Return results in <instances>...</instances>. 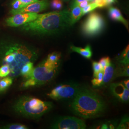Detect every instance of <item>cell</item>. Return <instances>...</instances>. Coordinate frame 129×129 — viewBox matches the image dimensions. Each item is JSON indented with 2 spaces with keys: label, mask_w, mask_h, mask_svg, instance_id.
<instances>
[{
  "label": "cell",
  "mask_w": 129,
  "mask_h": 129,
  "mask_svg": "<svg viewBox=\"0 0 129 129\" xmlns=\"http://www.w3.org/2000/svg\"><path fill=\"white\" fill-rule=\"evenodd\" d=\"M84 1H86V0H73L72 2L71 3V5H70V8L72 7H73L74 6H77L78 5L81 3V2H82ZM88 1H89L90 2H92V0H88Z\"/></svg>",
  "instance_id": "32"
},
{
  "label": "cell",
  "mask_w": 129,
  "mask_h": 129,
  "mask_svg": "<svg viewBox=\"0 0 129 129\" xmlns=\"http://www.w3.org/2000/svg\"><path fill=\"white\" fill-rule=\"evenodd\" d=\"M111 59L109 57H104L102 58L99 62V64L101 66L102 70H104L107 65L111 63Z\"/></svg>",
  "instance_id": "27"
},
{
  "label": "cell",
  "mask_w": 129,
  "mask_h": 129,
  "mask_svg": "<svg viewBox=\"0 0 129 129\" xmlns=\"http://www.w3.org/2000/svg\"><path fill=\"white\" fill-rule=\"evenodd\" d=\"M34 69L33 62H29L26 63L21 69L20 75L23 76L24 78H27L31 74Z\"/></svg>",
  "instance_id": "17"
},
{
  "label": "cell",
  "mask_w": 129,
  "mask_h": 129,
  "mask_svg": "<svg viewBox=\"0 0 129 129\" xmlns=\"http://www.w3.org/2000/svg\"><path fill=\"white\" fill-rule=\"evenodd\" d=\"M120 64L127 65L129 64V46L128 45L120 55L119 58Z\"/></svg>",
  "instance_id": "18"
},
{
  "label": "cell",
  "mask_w": 129,
  "mask_h": 129,
  "mask_svg": "<svg viewBox=\"0 0 129 129\" xmlns=\"http://www.w3.org/2000/svg\"><path fill=\"white\" fill-rule=\"evenodd\" d=\"M105 27V20L102 15L93 12L88 16L81 27L83 35L88 37H93L100 34Z\"/></svg>",
  "instance_id": "6"
},
{
  "label": "cell",
  "mask_w": 129,
  "mask_h": 129,
  "mask_svg": "<svg viewBox=\"0 0 129 129\" xmlns=\"http://www.w3.org/2000/svg\"><path fill=\"white\" fill-rule=\"evenodd\" d=\"M79 89L80 88L77 84H60L54 88L47 95L55 100L73 99Z\"/></svg>",
  "instance_id": "7"
},
{
  "label": "cell",
  "mask_w": 129,
  "mask_h": 129,
  "mask_svg": "<svg viewBox=\"0 0 129 129\" xmlns=\"http://www.w3.org/2000/svg\"><path fill=\"white\" fill-rule=\"evenodd\" d=\"M13 78L10 77H5L0 81V92H4L13 83Z\"/></svg>",
  "instance_id": "19"
},
{
  "label": "cell",
  "mask_w": 129,
  "mask_h": 129,
  "mask_svg": "<svg viewBox=\"0 0 129 129\" xmlns=\"http://www.w3.org/2000/svg\"><path fill=\"white\" fill-rule=\"evenodd\" d=\"M61 54L58 52H54L47 56L46 60L49 64H60Z\"/></svg>",
  "instance_id": "16"
},
{
  "label": "cell",
  "mask_w": 129,
  "mask_h": 129,
  "mask_svg": "<svg viewBox=\"0 0 129 129\" xmlns=\"http://www.w3.org/2000/svg\"><path fill=\"white\" fill-rule=\"evenodd\" d=\"M59 64H51L47 62L46 60L36 67L34 68L32 72L25 81L22 84L23 88H28L36 86L45 84L55 77Z\"/></svg>",
  "instance_id": "5"
},
{
  "label": "cell",
  "mask_w": 129,
  "mask_h": 129,
  "mask_svg": "<svg viewBox=\"0 0 129 129\" xmlns=\"http://www.w3.org/2000/svg\"><path fill=\"white\" fill-rule=\"evenodd\" d=\"M117 122L114 121H107L101 123L97 126L98 129H115L117 127Z\"/></svg>",
  "instance_id": "22"
},
{
  "label": "cell",
  "mask_w": 129,
  "mask_h": 129,
  "mask_svg": "<svg viewBox=\"0 0 129 129\" xmlns=\"http://www.w3.org/2000/svg\"><path fill=\"white\" fill-rule=\"evenodd\" d=\"M69 11L40 14L36 20L21 26L27 32L37 35L58 34L70 26Z\"/></svg>",
  "instance_id": "1"
},
{
  "label": "cell",
  "mask_w": 129,
  "mask_h": 129,
  "mask_svg": "<svg viewBox=\"0 0 129 129\" xmlns=\"http://www.w3.org/2000/svg\"><path fill=\"white\" fill-rule=\"evenodd\" d=\"M12 6L13 9L18 10L23 8V5L19 0H14L12 3Z\"/></svg>",
  "instance_id": "30"
},
{
  "label": "cell",
  "mask_w": 129,
  "mask_h": 129,
  "mask_svg": "<svg viewBox=\"0 0 129 129\" xmlns=\"http://www.w3.org/2000/svg\"><path fill=\"white\" fill-rule=\"evenodd\" d=\"M82 16V8L78 5L71 8V11L69 13V19L70 26L73 25L77 22Z\"/></svg>",
  "instance_id": "14"
},
{
  "label": "cell",
  "mask_w": 129,
  "mask_h": 129,
  "mask_svg": "<svg viewBox=\"0 0 129 129\" xmlns=\"http://www.w3.org/2000/svg\"><path fill=\"white\" fill-rule=\"evenodd\" d=\"M106 4L108 6L111 5L117 2V0H106Z\"/></svg>",
  "instance_id": "35"
},
{
  "label": "cell",
  "mask_w": 129,
  "mask_h": 129,
  "mask_svg": "<svg viewBox=\"0 0 129 129\" xmlns=\"http://www.w3.org/2000/svg\"><path fill=\"white\" fill-rule=\"evenodd\" d=\"M53 107L52 102H45L28 96H23L15 102L13 108L15 111L24 117L37 119L48 112Z\"/></svg>",
  "instance_id": "4"
},
{
  "label": "cell",
  "mask_w": 129,
  "mask_h": 129,
  "mask_svg": "<svg viewBox=\"0 0 129 129\" xmlns=\"http://www.w3.org/2000/svg\"><path fill=\"white\" fill-rule=\"evenodd\" d=\"M71 51L78 53L83 57L89 59L91 58L92 56V52L91 48L90 45H88L85 48H81L79 47L75 46H71L70 47Z\"/></svg>",
  "instance_id": "15"
},
{
  "label": "cell",
  "mask_w": 129,
  "mask_h": 129,
  "mask_svg": "<svg viewBox=\"0 0 129 129\" xmlns=\"http://www.w3.org/2000/svg\"><path fill=\"white\" fill-rule=\"evenodd\" d=\"M3 51V64L8 66L10 71L8 76L12 78L20 75L23 66L28 62H33L37 58L36 51L22 44L10 45L5 46Z\"/></svg>",
  "instance_id": "3"
},
{
  "label": "cell",
  "mask_w": 129,
  "mask_h": 129,
  "mask_svg": "<svg viewBox=\"0 0 129 129\" xmlns=\"http://www.w3.org/2000/svg\"><path fill=\"white\" fill-rule=\"evenodd\" d=\"M97 8H99V6L95 2H91L89 5L84 8H82V16L86 14H88V13L93 11L94 10L96 9Z\"/></svg>",
  "instance_id": "23"
},
{
  "label": "cell",
  "mask_w": 129,
  "mask_h": 129,
  "mask_svg": "<svg viewBox=\"0 0 129 129\" xmlns=\"http://www.w3.org/2000/svg\"><path fill=\"white\" fill-rule=\"evenodd\" d=\"M86 124L83 120L75 117H60L52 123L51 128L55 129H84Z\"/></svg>",
  "instance_id": "8"
},
{
  "label": "cell",
  "mask_w": 129,
  "mask_h": 129,
  "mask_svg": "<svg viewBox=\"0 0 129 129\" xmlns=\"http://www.w3.org/2000/svg\"><path fill=\"white\" fill-rule=\"evenodd\" d=\"M109 14L112 20L122 23L128 30L129 23L123 17L120 10L114 7H111L109 9Z\"/></svg>",
  "instance_id": "13"
},
{
  "label": "cell",
  "mask_w": 129,
  "mask_h": 129,
  "mask_svg": "<svg viewBox=\"0 0 129 129\" xmlns=\"http://www.w3.org/2000/svg\"><path fill=\"white\" fill-rule=\"evenodd\" d=\"M129 118L127 117H124L120 121L117 129H128L129 128Z\"/></svg>",
  "instance_id": "26"
},
{
  "label": "cell",
  "mask_w": 129,
  "mask_h": 129,
  "mask_svg": "<svg viewBox=\"0 0 129 129\" xmlns=\"http://www.w3.org/2000/svg\"><path fill=\"white\" fill-rule=\"evenodd\" d=\"M116 69L112 63H111L107 65L103 70L102 85H104L110 82L115 77Z\"/></svg>",
  "instance_id": "12"
},
{
  "label": "cell",
  "mask_w": 129,
  "mask_h": 129,
  "mask_svg": "<svg viewBox=\"0 0 129 129\" xmlns=\"http://www.w3.org/2000/svg\"><path fill=\"white\" fill-rule=\"evenodd\" d=\"M2 128L6 129H27L28 128L24 125L19 123H14L7 125Z\"/></svg>",
  "instance_id": "24"
},
{
  "label": "cell",
  "mask_w": 129,
  "mask_h": 129,
  "mask_svg": "<svg viewBox=\"0 0 129 129\" xmlns=\"http://www.w3.org/2000/svg\"><path fill=\"white\" fill-rule=\"evenodd\" d=\"M112 94L122 102H127L129 100V90L122 83H114L110 85Z\"/></svg>",
  "instance_id": "11"
},
{
  "label": "cell",
  "mask_w": 129,
  "mask_h": 129,
  "mask_svg": "<svg viewBox=\"0 0 129 129\" xmlns=\"http://www.w3.org/2000/svg\"><path fill=\"white\" fill-rule=\"evenodd\" d=\"M91 2L89 1H88V0L84 1H83L82 2H81V3H80V4L78 5V6H79L80 8H84L85 7L87 6L88 5H89Z\"/></svg>",
  "instance_id": "34"
},
{
  "label": "cell",
  "mask_w": 129,
  "mask_h": 129,
  "mask_svg": "<svg viewBox=\"0 0 129 129\" xmlns=\"http://www.w3.org/2000/svg\"><path fill=\"white\" fill-rule=\"evenodd\" d=\"M50 3L48 0H38L21 9L16 10L12 9L11 11V13L13 15L23 13H38L47 9Z\"/></svg>",
  "instance_id": "10"
},
{
  "label": "cell",
  "mask_w": 129,
  "mask_h": 129,
  "mask_svg": "<svg viewBox=\"0 0 129 129\" xmlns=\"http://www.w3.org/2000/svg\"><path fill=\"white\" fill-rule=\"evenodd\" d=\"M103 74V70H102L99 72L95 76H93L94 78L91 80V82L93 86L100 87L101 86Z\"/></svg>",
  "instance_id": "21"
},
{
  "label": "cell",
  "mask_w": 129,
  "mask_h": 129,
  "mask_svg": "<svg viewBox=\"0 0 129 129\" xmlns=\"http://www.w3.org/2000/svg\"><path fill=\"white\" fill-rule=\"evenodd\" d=\"M39 14L35 13H23L14 14L13 16L6 19V24L13 27L21 26L25 23L36 20Z\"/></svg>",
  "instance_id": "9"
},
{
  "label": "cell",
  "mask_w": 129,
  "mask_h": 129,
  "mask_svg": "<svg viewBox=\"0 0 129 129\" xmlns=\"http://www.w3.org/2000/svg\"><path fill=\"white\" fill-rule=\"evenodd\" d=\"M91 2H95L96 3L99 8H103L107 6L106 0H92Z\"/></svg>",
  "instance_id": "31"
},
{
  "label": "cell",
  "mask_w": 129,
  "mask_h": 129,
  "mask_svg": "<svg viewBox=\"0 0 129 129\" xmlns=\"http://www.w3.org/2000/svg\"><path fill=\"white\" fill-rule=\"evenodd\" d=\"M123 84L124 85L125 87L127 88V89H129V79H127L124 80L123 82Z\"/></svg>",
  "instance_id": "36"
},
{
  "label": "cell",
  "mask_w": 129,
  "mask_h": 129,
  "mask_svg": "<svg viewBox=\"0 0 129 129\" xmlns=\"http://www.w3.org/2000/svg\"><path fill=\"white\" fill-rule=\"evenodd\" d=\"M62 1H69V0H61Z\"/></svg>",
  "instance_id": "37"
},
{
  "label": "cell",
  "mask_w": 129,
  "mask_h": 129,
  "mask_svg": "<svg viewBox=\"0 0 129 129\" xmlns=\"http://www.w3.org/2000/svg\"><path fill=\"white\" fill-rule=\"evenodd\" d=\"M19 1L22 3V4L23 5V7H24L27 5L34 3L35 2H37L38 0H19Z\"/></svg>",
  "instance_id": "33"
},
{
  "label": "cell",
  "mask_w": 129,
  "mask_h": 129,
  "mask_svg": "<svg viewBox=\"0 0 129 129\" xmlns=\"http://www.w3.org/2000/svg\"><path fill=\"white\" fill-rule=\"evenodd\" d=\"M92 66L93 69V76H95L100 71L102 70L101 66L99 62L94 61L92 63Z\"/></svg>",
  "instance_id": "29"
},
{
  "label": "cell",
  "mask_w": 129,
  "mask_h": 129,
  "mask_svg": "<svg viewBox=\"0 0 129 129\" xmlns=\"http://www.w3.org/2000/svg\"><path fill=\"white\" fill-rule=\"evenodd\" d=\"M51 6L53 9H61L63 6L62 2L61 0H52L51 3Z\"/></svg>",
  "instance_id": "28"
},
{
  "label": "cell",
  "mask_w": 129,
  "mask_h": 129,
  "mask_svg": "<svg viewBox=\"0 0 129 129\" xmlns=\"http://www.w3.org/2000/svg\"><path fill=\"white\" fill-rule=\"evenodd\" d=\"M9 68L6 64H3L0 68V77L3 78L8 76L10 74Z\"/></svg>",
  "instance_id": "25"
},
{
  "label": "cell",
  "mask_w": 129,
  "mask_h": 129,
  "mask_svg": "<svg viewBox=\"0 0 129 129\" xmlns=\"http://www.w3.org/2000/svg\"><path fill=\"white\" fill-rule=\"evenodd\" d=\"M71 111L84 119L99 117L104 112L106 104L96 92L80 88L70 103Z\"/></svg>",
  "instance_id": "2"
},
{
  "label": "cell",
  "mask_w": 129,
  "mask_h": 129,
  "mask_svg": "<svg viewBox=\"0 0 129 129\" xmlns=\"http://www.w3.org/2000/svg\"><path fill=\"white\" fill-rule=\"evenodd\" d=\"M121 64V66L119 67L118 69L116 70L115 72L117 77H129V64L124 65Z\"/></svg>",
  "instance_id": "20"
}]
</instances>
